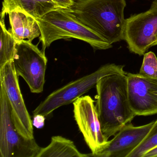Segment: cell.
<instances>
[{
  "mask_svg": "<svg viewBox=\"0 0 157 157\" xmlns=\"http://www.w3.org/2000/svg\"><path fill=\"white\" fill-rule=\"evenodd\" d=\"M42 147L35 139H26L19 133L13 121L8 98L0 89V155L1 157H37Z\"/></svg>",
  "mask_w": 157,
  "mask_h": 157,
  "instance_id": "obj_5",
  "label": "cell"
},
{
  "mask_svg": "<svg viewBox=\"0 0 157 157\" xmlns=\"http://www.w3.org/2000/svg\"><path fill=\"white\" fill-rule=\"evenodd\" d=\"M88 157L79 151L74 142L61 136L51 138L50 144L42 148L37 157Z\"/></svg>",
  "mask_w": 157,
  "mask_h": 157,
  "instance_id": "obj_14",
  "label": "cell"
},
{
  "mask_svg": "<svg viewBox=\"0 0 157 157\" xmlns=\"http://www.w3.org/2000/svg\"><path fill=\"white\" fill-rule=\"evenodd\" d=\"M60 7L52 0H3L1 19L15 10H20L39 19Z\"/></svg>",
  "mask_w": 157,
  "mask_h": 157,
  "instance_id": "obj_13",
  "label": "cell"
},
{
  "mask_svg": "<svg viewBox=\"0 0 157 157\" xmlns=\"http://www.w3.org/2000/svg\"><path fill=\"white\" fill-rule=\"evenodd\" d=\"M154 121L140 126L129 123L108 140L105 147L91 157H128L141 143L151 129Z\"/></svg>",
  "mask_w": 157,
  "mask_h": 157,
  "instance_id": "obj_11",
  "label": "cell"
},
{
  "mask_svg": "<svg viewBox=\"0 0 157 157\" xmlns=\"http://www.w3.org/2000/svg\"><path fill=\"white\" fill-rule=\"evenodd\" d=\"M125 0H75L72 13L111 44L124 40Z\"/></svg>",
  "mask_w": 157,
  "mask_h": 157,
  "instance_id": "obj_2",
  "label": "cell"
},
{
  "mask_svg": "<svg viewBox=\"0 0 157 157\" xmlns=\"http://www.w3.org/2000/svg\"><path fill=\"white\" fill-rule=\"evenodd\" d=\"M41 30L42 51L57 40L73 38L86 42L94 50H105L113 47L95 32L82 23L71 9L59 8L36 19Z\"/></svg>",
  "mask_w": 157,
  "mask_h": 157,
  "instance_id": "obj_3",
  "label": "cell"
},
{
  "mask_svg": "<svg viewBox=\"0 0 157 157\" xmlns=\"http://www.w3.org/2000/svg\"><path fill=\"white\" fill-rule=\"evenodd\" d=\"M13 61L0 68V82L8 98L13 121L17 131L26 139H34L33 125L21 92Z\"/></svg>",
  "mask_w": 157,
  "mask_h": 157,
  "instance_id": "obj_7",
  "label": "cell"
},
{
  "mask_svg": "<svg viewBox=\"0 0 157 157\" xmlns=\"http://www.w3.org/2000/svg\"><path fill=\"white\" fill-rule=\"evenodd\" d=\"M143 157H157V147L147 152Z\"/></svg>",
  "mask_w": 157,
  "mask_h": 157,
  "instance_id": "obj_20",
  "label": "cell"
},
{
  "mask_svg": "<svg viewBox=\"0 0 157 157\" xmlns=\"http://www.w3.org/2000/svg\"><path fill=\"white\" fill-rule=\"evenodd\" d=\"M96 89L95 105L101 129L108 140L136 116L128 100L127 73L101 78Z\"/></svg>",
  "mask_w": 157,
  "mask_h": 157,
  "instance_id": "obj_1",
  "label": "cell"
},
{
  "mask_svg": "<svg viewBox=\"0 0 157 157\" xmlns=\"http://www.w3.org/2000/svg\"><path fill=\"white\" fill-rule=\"evenodd\" d=\"M157 147V119L151 129L140 144L129 154L128 157H143L148 151Z\"/></svg>",
  "mask_w": 157,
  "mask_h": 157,
  "instance_id": "obj_16",
  "label": "cell"
},
{
  "mask_svg": "<svg viewBox=\"0 0 157 157\" xmlns=\"http://www.w3.org/2000/svg\"><path fill=\"white\" fill-rule=\"evenodd\" d=\"M11 33L15 41L27 40L32 42L41 36V30L36 19L20 10L9 13Z\"/></svg>",
  "mask_w": 157,
  "mask_h": 157,
  "instance_id": "obj_12",
  "label": "cell"
},
{
  "mask_svg": "<svg viewBox=\"0 0 157 157\" xmlns=\"http://www.w3.org/2000/svg\"><path fill=\"white\" fill-rule=\"evenodd\" d=\"M157 45V32L155 36V38H154V42L153 44V46Z\"/></svg>",
  "mask_w": 157,
  "mask_h": 157,
  "instance_id": "obj_21",
  "label": "cell"
},
{
  "mask_svg": "<svg viewBox=\"0 0 157 157\" xmlns=\"http://www.w3.org/2000/svg\"><path fill=\"white\" fill-rule=\"evenodd\" d=\"M124 66L108 64L104 65L90 74L69 82L54 91L42 101L34 110V116H48L55 110L73 103L83 94L88 92L103 77L114 74H126Z\"/></svg>",
  "mask_w": 157,
  "mask_h": 157,
  "instance_id": "obj_4",
  "label": "cell"
},
{
  "mask_svg": "<svg viewBox=\"0 0 157 157\" xmlns=\"http://www.w3.org/2000/svg\"><path fill=\"white\" fill-rule=\"evenodd\" d=\"M94 102L90 96L85 95L73 102L75 121L92 151L88 157L102 149L108 141L102 132Z\"/></svg>",
  "mask_w": 157,
  "mask_h": 157,
  "instance_id": "obj_9",
  "label": "cell"
},
{
  "mask_svg": "<svg viewBox=\"0 0 157 157\" xmlns=\"http://www.w3.org/2000/svg\"><path fill=\"white\" fill-rule=\"evenodd\" d=\"M139 74L152 78H157V58L152 52L144 55Z\"/></svg>",
  "mask_w": 157,
  "mask_h": 157,
  "instance_id": "obj_17",
  "label": "cell"
},
{
  "mask_svg": "<svg viewBox=\"0 0 157 157\" xmlns=\"http://www.w3.org/2000/svg\"><path fill=\"white\" fill-rule=\"evenodd\" d=\"M45 117L41 115L34 116V120L33 125L37 128H40L44 125Z\"/></svg>",
  "mask_w": 157,
  "mask_h": 157,
  "instance_id": "obj_19",
  "label": "cell"
},
{
  "mask_svg": "<svg viewBox=\"0 0 157 157\" xmlns=\"http://www.w3.org/2000/svg\"><path fill=\"white\" fill-rule=\"evenodd\" d=\"M59 7L63 9H71L74 3L75 0H52Z\"/></svg>",
  "mask_w": 157,
  "mask_h": 157,
  "instance_id": "obj_18",
  "label": "cell"
},
{
  "mask_svg": "<svg viewBox=\"0 0 157 157\" xmlns=\"http://www.w3.org/2000/svg\"><path fill=\"white\" fill-rule=\"evenodd\" d=\"M129 104L136 116L157 114V78L127 73Z\"/></svg>",
  "mask_w": 157,
  "mask_h": 157,
  "instance_id": "obj_10",
  "label": "cell"
},
{
  "mask_svg": "<svg viewBox=\"0 0 157 157\" xmlns=\"http://www.w3.org/2000/svg\"><path fill=\"white\" fill-rule=\"evenodd\" d=\"M157 32V0L148 10L125 19L124 38L128 49L141 56L153 46Z\"/></svg>",
  "mask_w": 157,
  "mask_h": 157,
  "instance_id": "obj_8",
  "label": "cell"
},
{
  "mask_svg": "<svg viewBox=\"0 0 157 157\" xmlns=\"http://www.w3.org/2000/svg\"><path fill=\"white\" fill-rule=\"evenodd\" d=\"M48 59L44 52L32 42L23 40L16 43L13 66L18 77H21L33 93L44 90Z\"/></svg>",
  "mask_w": 157,
  "mask_h": 157,
  "instance_id": "obj_6",
  "label": "cell"
},
{
  "mask_svg": "<svg viewBox=\"0 0 157 157\" xmlns=\"http://www.w3.org/2000/svg\"><path fill=\"white\" fill-rule=\"evenodd\" d=\"M4 19H1L0 35V68L6 63L13 61L16 43L11 33L7 30Z\"/></svg>",
  "mask_w": 157,
  "mask_h": 157,
  "instance_id": "obj_15",
  "label": "cell"
}]
</instances>
